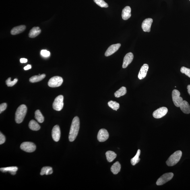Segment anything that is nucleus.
Instances as JSON below:
<instances>
[{"label": "nucleus", "instance_id": "f704fd0d", "mask_svg": "<svg viewBox=\"0 0 190 190\" xmlns=\"http://www.w3.org/2000/svg\"><path fill=\"white\" fill-rule=\"evenodd\" d=\"M5 141V137L1 133H0V144L4 143Z\"/></svg>", "mask_w": 190, "mask_h": 190}, {"label": "nucleus", "instance_id": "9d476101", "mask_svg": "<svg viewBox=\"0 0 190 190\" xmlns=\"http://www.w3.org/2000/svg\"><path fill=\"white\" fill-rule=\"evenodd\" d=\"M109 135L108 131L105 129H102L99 131L97 135L98 140L100 142H104L109 137Z\"/></svg>", "mask_w": 190, "mask_h": 190}, {"label": "nucleus", "instance_id": "f3484780", "mask_svg": "<svg viewBox=\"0 0 190 190\" xmlns=\"http://www.w3.org/2000/svg\"><path fill=\"white\" fill-rule=\"evenodd\" d=\"M180 107L184 113L189 114L190 113V106L186 101L183 100Z\"/></svg>", "mask_w": 190, "mask_h": 190}, {"label": "nucleus", "instance_id": "a878e982", "mask_svg": "<svg viewBox=\"0 0 190 190\" xmlns=\"http://www.w3.org/2000/svg\"><path fill=\"white\" fill-rule=\"evenodd\" d=\"M53 170L52 168L50 166H44L42 169L40 175H50L53 173Z\"/></svg>", "mask_w": 190, "mask_h": 190}, {"label": "nucleus", "instance_id": "423d86ee", "mask_svg": "<svg viewBox=\"0 0 190 190\" xmlns=\"http://www.w3.org/2000/svg\"><path fill=\"white\" fill-rule=\"evenodd\" d=\"M63 82V79L62 77L55 76L50 78L48 82V85L51 88H57L61 86Z\"/></svg>", "mask_w": 190, "mask_h": 190}, {"label": "nucleus", "instance_id": "6ab92c4d", "mask_svg": "<svg viewBox=\"0 0 190 190\" xmlns=\"http://www.w3.org/2000/svg\"><path fill=\"white\" fill-rule=\"evenodd\" d=\"M41 32V30L39 27H34L31 29L29 33V37L34 38L36 37Z\"/></svg>", "mask_w": 190, "mask_h": 190}, {"label": "nucleus", "instance_id": "e433bc0d", "mask_svg": "<svg viewBox=\"0 0 190 190\" xmlns=\"http://www.w3.org/2000/svg\"><path fill=\"white\" fill-rule=\"evenodd\" d=\"M32 68V66L31 65H28L24 67V69L25 70H28V69H29Z\"/></svg>", "mask_w": 190, "mask_h": 190}, {"label": "nucleus", "instance_id": "4468645a", "mask_svg": "<svg viewBox=\"0 0 190 190\" xmlns=\"http://www.w3.org/2000/svg\"><path fill=\"white\" fill-rule=\"evenodd\" d=\"M133 59V55L131 52H130L126 54L124 58L123 64L122 66L123 68H126L131 63Z\"/></svg>", "mask_w": 190, "mask_h": 190}, {"label": "nucleus", "instance_id": "412c9836", "mask_svg": "<svg viewBox=\"0 0 190 190\" xmlns=\"http://www.w3.org/2000/svg\"><path fill=\"white\" fill-rule=\"evenodd\" d=\"M18 168L16 166H12L7 168H1L0 170L2 172H9L13 175H15L16 174V172L18 170Z\"/></svg>", "mask_w": 190, "mask_h": 190}, {"label": "nucleus", "instance_id": "c756f323", "mask_svg": "<svg viewBox=\"0 0 190 190\" xmlns=\"http://www.w3.org/2000/svg\"><path fill=\"white\" fill-rule=\"evenodd\" d=\"M94 1L97 5L100 7L107 8L108 7V4L106 3L104 0H94Z\"/></svg>", "mask_w": 190, "mask_h": 190}, {"label": "nucleus", "instance_id": "c85d7f7f", "mask_svg": "<svg viewBox=\"0 0 190 190\" xmlns=\"http://www.w3.org/2000/svg\"><path fill=\"white\" fill-rule=\"evenodd\" d=\"M108 105L112 109L116 110H117L120 107L119 104L117 102L113 101H110L108 102Z\"/></svg>", "mask_w": 190, "mask_h": 190}, {"label": "nucleus", "instance_id": "6e6552de", "mask_svg": "<svg viewBox=\"0 0 190 190\" xmlns=\"http://www.w3.org/2000/svg\"><path fill=\"white\" fill-rule=\"evenodd\" d=\"M20 148L26 152H32L36 150V146L34 143L31 142H24L21 144Z\"/></svg>", "mask_w": 190, "mask_h": 190}, {"label": "nucleus", "instance_id": "2f4dec72", "mask_svg": "<svg viewBox=\"0 0 190 190\" xmlns=\"http://www.w3.org/2000/svg\"><path fill=\"white\" fill-rule=\"evenodd\" d=\"M180 71L182 73L185 74L186 75L190 78V69L185 67H182Z\"/></svg>", "mask_w": 190, "mask_h": 190}, {"label": "nucleus", "instance_id": "aec40b11", "mask_svg": "<svg viewBox=\"0 0 190 190\" xmlns=\"http://www.w3.org/2000/svg\"><path fill=\"white\" fill-rule=\"evenodd\" d=\"M121 165L119 162H116L111 166L110 170L114 174H117L121 171Z\"/></svg>", "mask_w": 190, "mask_h": 190}, {"label": "nucleus", "instance_id": "7ed1b4c3", "mask_svg": "<svg viewBox=\"0 0 190 190\" xmlns=\"http://www.w3.org/2000/svg\"><path fill=\"white\" fill-rule=\"evenodd\" d=\"M182 155L181 151L178 150L174 152L170 156L166 161V164L168 166H173L179 162Z\"/></svg>", "mask_w": 190, "mask_h": 190}, {"label": "nucleus", "instance_id": "9b49d317", "mask_svg": "<svg viewBox=\"0 0 190 190\" xmlns=\"http://www.w3.org/2000/svg\"><path fill=\"white\" fill-rule=\"evenodd\" d=\"M153 22V19L151 18L145 19L143 21L141 25V28L144 32H150L151 30V27Z\"/></svg>", "mask_w": 190, "mask_h": 190}, {"label": "nucleus", "instance_id": "0eeeda50", "mask_svg": "<svg viewBox=\"0 0 190 190\" xmlns=\"http://www.w3.org/2000/svg\"><path fill=\"white\" fill-rule=\"evenodd\" d=\"M173 176L174 174L172 172H169L164 174L157 180L156 185L158 186L164 185L172 180Z\"/></svg>", "mask_w": 190, "mask_h": 190}, {"label": "nucleus", "instance_id": "7c9ffc66", "mask_svg": "<svg viewBox=\"0 0 190 190\" xmlns=\"http://www.w3.org/2000/svg\"><path fill=\"white\" fill-rule=\"evenodd\" d=\"M18 80V79H15L13 81H11V77H9V78L6 81V84L7 86H13L16 84Z\"/></svg>", "mask_w": 190, "mask_h": 190}, {"label": "nucleus", "instance_id": "f03ea898", "mask_svg": "<svg viewBox=\"0 0 190 190\" xmlns=\"http://www.w3.org/2000/svg\"><path fill=\"white\" fill-rule=\"evenodd\" d=\"M27 110V106L23 104L17 108L15 113V121L16 123L20 124L23 121L26 116Z\"/></svg>", "mask_w": 190, "mask_h": 190}, {"label": "nucleus", "instance_id": "5701e85b", "mask_svg": "<svg viewBox=\"0 0 190 190\" xmlns=\"http://www.w3.org/2000/svg\"><path fill=\"white\" fill-rule=\"evenodd\" d=\"M29 127L33 131H38L40 129V126L36 121L34 120H31L29 123Z\"/></svg>", "mask_w": 190, "mask_h": 190}, {"label": "nucleus", "instance_id": "c9c22d12", "mask_svg": "<svg viewBox=\"0 0 190 190\" xmlns=\"http://www.w3.org/2000/svg\"><path fill=\"white\" fill-rule=\"evenodd\" d=\"M28 62V60L25 58H22L20 59V62L21 63H26Z\"/></svg>", "mask_w": 190, "mask_h": 190}, {"label": "nucleus", "instance_id": "b1692460", "mask_svg": "<svg viewBox=\"0 0 190 190\" xmlns=\"http://www.w3.org/2000/svg\"><path fill=\"white\" fill-rule=\"evenodd\" d=\"M46 77L45 74H42L39 75H35L33 76L29 79L30 82L32 83L37 82L41 81Z\"/></svg>", "mask_w": 190, "mask_h": 190}, {"label": "nucleus", "instance_id": "393cba45", "mask_svg": "<svg viewBox=\"0 0 190 190\" xmlns=\"http://www.w3.org/2000/svg\"><path fill=\"white\" fill-rule=\"evenodd\" d=\"M127 88L125 87H122L119 90H118L115 93L114 96L116 98H119L120 97L123 96L127 94Z\"/></svg>", "mask_w": 190, "mask_h": 190}, {"label": "nucleus", "instance_id": "cd10ccee", "mask_svg": "<svg viewBox=\"0 0 190 190\" xmlns=\"http://www.w3.org/2000/svg\"><path fill=\"white\" fill-rule=\"evenodd\" d=\"M35 118L40 123H42L44 121V117L39 110H37L35 112Z\"/></svg>", "mask_w": 190, "mask_h": 190}, {"label": "nucleus", "instance_id": "1a4fd4ad", "mask_svg": "<svg viewBox=\"0 0 190 190\" xmlns=\"http://www.w3.org/2000/svg\"><path fill=\"white\" fill-rule=\"evenodd\" d=\"M168 112V108L164 107H163L155 110L153 112V117L156 119H159L166 115Z\"/></svg>", "mask_w": 190, "mask_h": 190}, {"label": "nucleus", "instance_id": "a211bd4d", "mask_svg": "<svg viewBox=\"0 0 190 190\" xmlns=\"http://www.w3.org/2000/svg\"><path fill=\"white\" fill-rule=\"evenodd\" d=\"M26 29V26L24 25L15 27L11 30V34L12 35H16L21 33L24 32Z\"/></svg>", "mask_w": 190, "mask_h": 190}, {"label": "nucleus", "instance_id": "473e14b6", "mask_svg": "<svg viewBox=\"0 0 190 190\" xmlns=\"http://www.w3.org/2000/svg\"><path fill=\"white\" fill-rule=\"evenodd\" d=\"M41 54L42 56L45 57H49L50 55V52L46 50H42L41 52Z\"/></svg>", "mask_w": 190, "mask_h": 190}, {"label": "nucleus", "instance_id": "58836bf2", "mask_svg": "<svg viewBox=\"0 0 190 190\" xmlns=\"http://www.w3.org/2000/svg\"></svg>", "mask_w": 190, "mask_h": 190}, {"label": "nucleus", "instance_id": "bb28decb", "mask_svg": "<svg viewBox=\"0 0 190 190\" xmlns=\"http://www.w3.org/2000/svg\"><path fill=\"white\" fill-rule=\"evenodd\" d=\"M141 151L140 150L138 149V150L137 152L136 155L133 158L131 159V162L132 165L133 166H135L136 164L140 161V159L139 158V157L140 155Z\"/></svg>", "mask_w": 190, "mask_h": 190}, {"label": "nucleus", "instance_id": "20e7f679", "mask_svg": "<svg viewBox=\"0 0 190 190\" xmlns=\"http://www.w3.org/2000/svg\"><path fill=\"white\" fill-rule=\"evenodd\" d=\"M63 99V95H59L55 98L53 104V107L54 110L60 111L63 109L64 105Z\"/></svg>", "mask_w": 190, "mask_h": 190}, {"label": "nucleus", "instance_id": "72a5a7b5", "mask_svg": "<svg viewBox=\"0 0 190 190\" xmlns=\"http://www.w3.org/2000/svg\"><path fill=\"white\" fill-rule=\"evenodd\" d=\"M7 104L6 103H3L0 105V113L5 110L7 108Z\"/></svg>", "mask_w": 190, "mask_h": 190}, {"label": "nucleus", "instance_id": "39448f33", "mask_svg": "<svg viewBox=\"0 0 190 190\" xmlns=\"http://www.w3.org/2000/svg\"><path fill=\"white\" fill-rule=\"evenodd\" d=\"M180 93L179 91L174 90L172 93V99L174 104L177 107H180L182 102L183 101V99L180 96Z\"/></svg>", "mask_w": 190, "mask_h": 190}, {"label": "nucleus", "instance_id": "ddd939ff", "mask_svg": "<svg viewBox=\"0 0 190 190\" xmlns=\"http://www.w3.org/2000/svg\"><path fill=\"white\" fill-rule=\"evenodd\" d=\"M121 46V44L120 43L114 44L110 46L106 50L105 55L106 57H108L112 55L119 49Z\"/></svg>", "mask_w": 190, "mask_h": 190}, {"label": "nucleus", "instance_id": "4be33fe9", "mask_svg": "<svg viewBox=\"0 0 190 190\" xmlns=\"http://www.w3.org/2000/svg\"><path fill=\"white\" fill-rule=\"evenodd\" d=\"M106 156L108 161L111 162L115 159L117 155L112 151H108L106 153Z\"/></svg>", "mask_w": 190, "mask_h": 190}, {"label": "nucleus", "instance_id": "f8f14e48", "mask_svg": "<svg viewBox=\"0 0 190 190\" xmlns=\"http://www.w3.org/2000/svg\"><path fill=\"white\" fill-rule=\"evenodd\" d=\"M61 131L59 126L56 125L54 126L52 131V137L53 140L57 142L59 141Z\"/></svg>", "mask_w": 190, "mask_h": 190}, {"label": "nucleus", "instance_id": "4c0bfd02", "mask_svg": "<svg viewBox=\"0 0 190 190\" xmlns=\"http://www.w3.org/2000/svg\"><path fill=\"white\" fill-rule=\"evenodd\" d=\"M188 92L190 96V85H188L187 87Z\"/></svg>", "mask_w": 190, "mask_h": 190}, {"label": "nucleus", "instance_id": "f257e3e1", "mask_svg": "<svg viewBox=\"0 0 190 190\" xmlns=\"http://www.w3.org/2000/svg\"><path fill=\"white\" fill-rule=\"evenodd\" d=\"M80 128V120L77 116L73 118L71 125L69 135V139L71 142L76 139Z\"/></svg>", "mask_w": 190, "mask_h": 190}, {"label": "nucleus", "instance_id": "dca6fc26", "mask_svg": "<svg viewBox=\"0 0 190 190\" xmlns=\"http://www.w3.org/2000/svg\"><path fill=\"white\" fill-rule=\"evenodd\" d=\"M131 16V8L129 6L126 7L122 12V18L124 20H127Z\"/></svg>", "mask_w": 190, "mask_h": 190}, {"label": "nucleus", "instance_id": "2eb2a0df", "mask_svg": "<svg viewBox=\"0 0 190 190\" xmlns=\"http://www.w3.org/2000/svg\"><path fill=\"white\" fill-rule=\"evenodd\" d=\"M148 69L149 66L147 64H144L142 66L139 71L138 75V78L139 79L142 80L146 77Z\"/></svg>", "mask_w": 190, "mask_h": 190}]
</instances>
